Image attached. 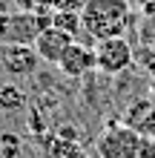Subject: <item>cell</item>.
Returning a JSON list of instances; mask_svg holds the SVG:
<instances>
[{
    "instance_id": "obj_1",
    "label": "cell",
    "mask_w": 155,
    "mask_h": 158,
    "mask_svg": "<svg viewBox=\"0 0 155 158\" xmlns=\"http://www.w3.org/2000/svg\"><path fill=\"white\" fill-rule=\"evenodd\" d=\"M129 0H84L80 6V29L92 40L121 38L129 26Z\"/></svg>"
},
{
    "instance_id": "obj_2",
    "label": "cell",
    "mask_w": 155,
    "mask_h": 158,
    "mask_svg": "<svg viewBox=\"0 0 155 158\" xmlns=\"http://www.w3.org/2000/svg\"><path fill=\"white\" fill-rule=\"evenodd\" d=\"M98 158H141V135L126 124H109L95 141Z\"/></svg>"
},
{
    "instance_id": "obj_3",
    "label": "cell",
    "mask_w": 155,
    "mask_h": 158,
    "mask_svg": "<svg viewBox=\"0 0 155 158\" xmlns=\"http://www.w3.org/2000/svg\"><path fill=\"white\" fill-rule=\"evenodd\" d=\"M95 69L104 75H121L132 66V46L126 43V38H104L95 40Z\"/></svg>"
},
{
    "instance_id": "obj_4",
    "label": "cell",
    "mask_w": 155,
    "mask_h": 158,
    "mask_svg": "<svg viewBox=\"0 0 155 158\" xmlns=\"http://www.w3.org/2000/svg\"><path fill=\"white\" fill-rule=\"evenodd\" d=\"M52 23V15H38V12H20V15H9L6 35L0 43H26L32 46L35 38Z\"/></svg>"
},
{
    "instance_id": "obj_5",
    "label": "cell",
    "mask_w": 155,
    "mask_h": 158,
    "mask_svg": "<svg viewBox=\"0 0 155 158\" xmlns=\"http://www.w3.org/2000/svg\"><path fill=\"white\" fill-rule=\"evenodd\" d=\"M38 55L26 43H0V66H3L12 78H26L38 66Z\"/></svg>"
},
{
    "instance_id": "obj_6",
    "label": "cell",
    "mask_w": 155,
    "mask_h": 158,
    "mask_svg": "<svg viewBox=\"0 0 155 158\" xmlns=\"http://www.w3.org/2000/svg\"><path fill=\"white\" fill-rule=\"evenodd\" d=\"M75 40L72 35H66V32H60V29H55V26L49 23L46 29H43L38 38H35V43H32V49H35V55H38L40 60H46V63H52V66H58V60H60V55L66 52V46Z\"/></svg>"
},
{
    "instance_id": "obj_7",
    "label": "cell",
    "mask_w": 155,
    "mask_h": 158,
    "mask_svg": "<svg viewBox=\"0 0 155 158\" xmlns=\"http://www.w3.org/2000/svg\"><path fill=\"white\" fill-rule=\"evenodd\" d=\"M58 69L63 72V75H69V78L86 75L89 69H95V52H92V46H84V43L72 40V43L66 46V52L60 55Z\"/></svg>"
},
{
    "instance_id": "obj_8",
    "label": "cell",
    "mask_w": 155,
    "mask_h": 158,
    "mask_svg": "<svg viewBox=\"0 0 155 158\" xmlns=\"http://www.w3.org/2000/svg\"><path fill=\"white\" fill-rule=\"evenodd\" d=\"M124 124L129 129H135L141 138H155V104L144 101V98L129 104L124 112Z\"/></svg>"
},
{
    "instance_id": "obj_9",
    "label": "cell",
    "mask_w": 155,
    "mask_h": 158,
    "mask_svg": "<svg viewBox=\"0 0 155 158\" xmlns=\"http://www.w3.org/2000/svg\"><path fill=\"white\" fill-rule=\"evenodd\" d=\"M52 26L75 38L80 32V12H52Z\"/></svg>"
},
{
    "instance_id": "obj_10",
    "label": "cell",
    "mask_w": 155,
    "mask_h": 158,
    "mask_svg": "<svg viewBox=\"0 0 155 158\" xmlns=\"http://www.w3.org/2000/svg\"><path fill=\"white\" fill-rule=\"evenodd\" d=\"M52 158H86L80 147H75V141H55L52 144Z\"/></svg>"
},
{
    "instance_id": "obj_11",
    "label": "cell",
    "mask_w": 155,
    "mask_h": 158,
    "mask_svg": "<svg viewBox=\"0 0 155 158\" xmlns=\"http://www.w3.org/2000/svg\"><path fill=\"white\" fill-rule=\"evenodd\" d=\"M23 106V92L17 86H0V109H17Z\"/></svg>"
},
{
    "instance_id": "obj_12",
    "label": "cell",
    "mask_w": 155,
    "mask_h": 158,
    "mask_svg": "<svg viewBox=\"0 0 155 158\" xmlns=\"http://www.w3.org/2000/svg\"><path fill=\"white\" fill-rule=\"evenodd\" d=\"M0 152H3V158H17V152H20V141H17V135H12V132L0 135Z\"/></svg>"
},
{
    "instance_id": "obj_13",
    "label": "cell",
    "mask_w": 155,
    "mask_h": 158,
    "mask_svg": "<svg viewBox=\"0 0 155 158\" xmlns=\"http://www.w3.org/2000/svg\"><path fill=\"white\" fill-rule=\"evenodd\" d=\"M20 12H38V15H49L46 9H52V0H14Z\"/></svg>"
},
{
    "instance_id": "obj_14",
    "label": "cell",
    "mask_w": 155,
    "mask_h": 158,
    "mask_svg": "<svg viewBox=\"0 0 155 158\" xmlns=\"http://www.w3.org/2000/svg\"><path fill=\"white\" fill-rule=\"evenodd\" d=\"M55 12H80L84 0H52Z\"/></svg>"
},
{
    "instance_id": "obj_15",
    "label": "cell",
    "mask_w": 155,
    "mask_h": 158,
    "mask_svg": "<svg viewBox=\"0 0 155 158\" xmlns=\"http://www.w3.org/2000/svg\"><path fill=\"white\" fill-rule=\"evenodd\" d=\"M141 158H155V138H141Z\"/></svg>"
}]
</instances>
